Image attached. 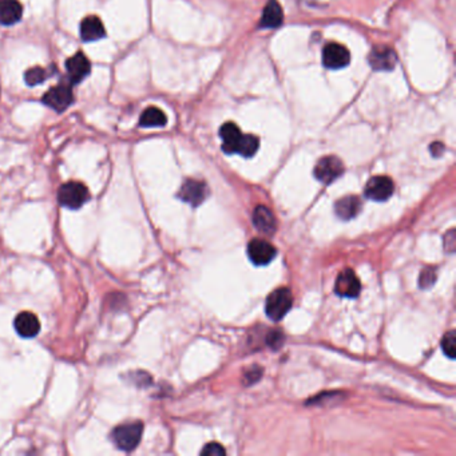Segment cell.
<instances>
[{
    "instance_id": "obj_1",
    "label": "cell",
    "mask_w": 456,
    "mask_h": 456,
    "mask_svg": "<svg viewBox=\"0 0 456 456\" xmlns=\"http://www.w3.org/2000/svg\"><path fill=\"white\" fill-rule=\"evenodd\" d=\"M144 432V424L141 422H133V423H126L122 426H118L113 431V442L114 444L122 450V451H131L134 450L142 437Z\"/></svg>"
},
{
    "instance_id": "obj_2",
    "label": "cell",
    "mask_w": 456,
    "mask_h": 456,
    "mask_svg": "<svg viewBox=\"0 0 456 456\" xmlns=\"http://www.w3.org/2000/svg\"><path fill=\"white\" fill-rule=\"evenodd\" d=\"M292 304H293V297L290 290L286 288H279L273 290L266 299L265 303L266 316L273 321H280L290 310Z\"/></svg>"
},
{
    "instance_id": "obj_3",
    "label": "cell",
    "mask_w": 456,
    "mask_h": 456,
    "mask_svg": "<svg viewBox=\"0 0 456 456\" xmlns=\"http://www.w3.org/2000/svg\"><path fill=\"white\" fill-rule=\"evenodd\" d=\"M87 200H89V190L80 182H74V181L67 182L62 185L58 192L59 203L71 210L82 207Z\"/></svg>"
},
{
    "instance_id": "obj_4",
    "label": "cell",
    "mask_w": 456,
    "mask_h": 456,
    "mask_svg": "<svg viewBox=\"0 0 456 456\" xmlns=\"http://www.w3.org/2000/svg\"><path fill=\"white\" fill-rule=\"evenodd\" d=\"M42 101L52 110L62 113L74 102L73 89L70 84H58L43 95Z\"/></svg>"
},
{
    "instance_id": "obj_5",
    "label": "cell",
    "mask_w": 456,
    "mask_h": 456,
    "mask_svg": "<svg viewBox=\"0 0 456 456\" xmlns=\"http://www.w3.org/2000/svg\"><path fill=\"white\" fill-rule=\"evenodd\" d=\"M343 173H344V165L341 159H339L334 155L321 158L315 166V177L326 185L336 181Z\"/></svg>"
},
{
    "instance_id": "obj_6",
    "label": "cell",
    "mask_w": 456,
    "mask_h": 456,
    "mask_svg": "<svg viewBox=\"0 0 456 456\" xmlns=\"http://www.w3.org/2000/svg\"><path fill=\"white\" fill-rule=\"evenodd\" d=\"M209 189L206 183L197 179H186L179 189L178 197L183 203H190L192 206H198L206 200Z\"/></svg>"
},
{
    "instance_id": "obj_7",
    "label": "cell",
    "mask_w": 456,
    "mask_h": 456,
    "mask_svg": "<svg viewBox=\"0 0 456 456\" xmlns=\"http://www.w3.org/2000/svg\"><path fill=\"white\" fill-rule=\"evenodd\" d=\"M394 181L385 176L371 178L365 185V196L372 201H387L394 193Z\"/></svg>"
},
{
    "instance_id": "obj_8",
    "label": "cell",
    "mask_w": 456,
    "mask_h": 456,
    "mask_svg": "<svg viewBox=\"0 0 456 456\" xmlns=\"http://www.w3.org/2000/svg\"><path fill=\"white\" fill-rule=\"evenodd\" d=\"M351 62V54L348 49L339 43H330L323 50V63L327 69L337 70L348 66Z\"/></svg>"
},
{
    "instance_id": "obj_9",
    "label": "cell",
    "mask_w": 456,
    "mask_h": 456,
    "mask_svg": "<svg viewBox=\"0 0 456 456\" xmlns=\"http://www.w3.org/2000/svg\"><path fill=\"white\" fill-rule=\"evenodd\" d=\"M368 60L374 70L388 71L396 66L398 55L394 49L388 46H376L371 51Z\"/></svg>"
},
{
    "instance_id": "obj_10",
    "label": "cell",
    "mask_w": 456,
    "mask_h": 456,
    "mask_svg": "<svg viewBox=\"0 0 456 456\" xmlns=\"http://www.w3.org/2000/svg\"><path fill=\"white\" fill-rule=\"evenodd\" d=\"M360 290H361L360 281L352 269H344L343 272L339 273L334 284V292L339 296L355 299L360 293Z\"/></svg>"
},
{
    "instance_id": "obj_11",
    "label": "cell",
    "mask_w": 456,
    "mask_h": 456,
    "mask_svg": "<svg viewBox=\"0 0 456 456\" xmlns=\"http://www.w3.org/2000/svg\"><path fill=\"white\" fill-rule=\"evenodd\" d=\"M248 255L255 265H266L276 257V248L262 238H254L248 245Z\"/></svg>"
},
{
    "instance_id": "obj_12",
    "label": "cell",
    "mask_w": 456,
    "mask_h": 456,
    "mask_svg": "<svg viewBox=\"0 0 456 456\" xmlns=\"http://www.w3.org/2000/svg\"><path fill=\"white\" fill-rule=\"evenodd\" d=\"M90 69H91L90 60L83 55V52H78L66 60L67 76L73 83L82 82L86 76L90 74Z\"/></svg>"
},
{
    "instance_id": "obj_13",
    "label": "cell",
    "mask_w": 456,
    "mask_h": 456,
    "mask_svg": "<svg viewBox=\"0 0 456 456\" xmlns=\"http://www.w3.org/2000/svg\"><path fill=\"white\" fill-rule=\"evenodd\" d=\"M15 330L19 336L25 339H32L35 337L41 330V321L36 317V315L31 312H22L15 319Z\"/></svg>"
},
{
    "instance_id": "obj_14",
    "label": "cell",
    "mask_w": 456,
    "mask_h": 456,
    "mask_svg": "<svg viewBox=\"0 0 456 456\" xmlns=\"http://www.w3.org/2000/svg\"><path fill=\"white\" fill-rule=\"evenodd\" d=\"M253 224L255 228L266 236H272L277 230V221L273 213L266 206H257L253 212Z\"/></svg>"
},
{
    "instance_id": "obj_15",
    "label": "cell",
    "mask_w": 456,
    "mask_h": 456,
    "mask_svg": "<svg viewBox=\"0 0 456 456\" xmlns=\"http://www.w3.org/2000/svg\"><path fill=\"white\" fill-rule=\"evenodd\" d=\"M23 7L19 0H0V25H11L22 19Z\"/></svg>"
},
{
    "instance_id": "obj_16",
    "label": "cell",
    "mask_w": 456,
    "mask_h": 456,
    "mask_svg": "<svg viewBox=\"0 0 456 456\" xmlns=\"http://www.w3.org/2000/svg\"><path fill=\"white\" fill-rule=\"evenodd\" d=\"M104 27L98 16H86L80 23V36L84 42H94L103 38Z\"/></svg>"
},
{
    "instance_id": "obj_17",
    "label": "cell",
    "mask_w": 456,
    "mask_h": 456,
    "mask_svg": "<svg viewBox=\"0 0 456 456\" xmlns=\"http://www.w3.org/2000/svg\"><path fill=\"white\" fill-rule=\"evenodd\" d=\"M361 209L360 198L356 196H345L341 200L334 203V212L336 216L341 220H352L358 214Z\"/></svg>"
},
{
    "instance_id": "obj_18",
    "label": "cell",
    "mask_w": 456,
    "mask_h": 456,
    "mask_svg": "<svg viewBox=\"0 0 456 456\" xmlns=\"http://www.w3.org/2000/svg\"><path fill=\"white\" fill-rule=\"evenodd\" d=\"M284 21L282 8L277 0H269L262 11L260 25L264 28H276Z\"/></svg>"
},
{
    "instance_id": "obj_19",
    "label": "cell",
    "mask_w": 456,
    "mask_h": 456,
    "mask_svg": "<svg viewBox=\"0 0 456 456\" xmlns=\"http://www.w3.org/2000/svg\"><path fill=\"white\" fill-rule=\"evenodd\" d=\"M220 135L223 138L224 152H228V154H234L237 152V146H238V142L242 135L237 125H234L231 122L225 124L220 130Z\"/></svg>"
},
{
    "instance_id": "obj_20",
    "label": "cell",
    "mask_w": 456,
    "mask_h": 456,
    "mask_svg": "<svg viewBox=\"0 0 456 456\" xmlns=\"http://www.w3.org/2000/svg\"><path fill=\"white\" fill-rule=\"evenodd\" d=\"M168 118L162 110L158 107H148L139 119L142 127H162L166 125Z\"/></svg>"
},
{
    "instance_id": "obj_21",
    "label": "cell",
    "mask_w": 456,
    "mask_h": 456,
    "mask_svg": "<svg viewBox=\"0 0 456 456\" xmlns=\"http://www.w3.org/2000/svg\"><path fill=\"white\" fill-rule=\"evenodd\" d=\"M258 146H260V141L255 135H252V134H242L241 135V139L238 142V146H237V152L238 154H241L242 157H253L254 154L258 150Z\"/></svg>"
},
{
    "instance_id": "obj_22",
    "label": "cell",
    "mask_w": 456,
    "mask_h": 456,
    "mask_svg": "<svg viewBox=\"0 0 456 456\" xmlns=\"http://www.w3.org/2000/svg\"><path fill=\"white\" fill-rule=\"evenodd\" d=\"M47 78H50V73L43 67H32L25 73V83L28 86H36L45 82Z\"/></svg>"
},
{
    "instance_id": "obj_23",
    "label": "cell",
    "mask_w": 456,
    "mask_h": 456,
    "mask_svg": "<svg viewBox=\"0 0 456 456\" xmlns=\"http://www.w3.org/2000/svg\"><path fill=\"white\" fill-rule=\"evenodd\" d=\"M442 350L450 358H455L456 356V332L450 330L444 334L442 340Z\"/></svg>"
},
{
    "instance_id": "obj_24",
    "label": "cell",
    "mask_w": 456,
    "mask_h": 456,
    "mask_svg": "<svg viewBox=\"0 0 456 456\" xmlns=\"http://www.w3.org/2000/svg\"><path fill=\"white\" fill-rule=\"evenodd\" d=\"M436 269L432 266H427L422 271L420 277H419V285L422 289H429L436 281Z\"/></svg>"
},
{
    "instance_id": "obj_25",
    "label": "cell",
    "mask_w": 456,
    "mask_h": 456,
    "mask_svg": "<svg viewBox=\"0 0 456 456\" xmlns=\"http://www.w3.org/2000/svg\"><path fill=\"white\" fill-rule=\"evenodd\" d=\"M225 454H227L225 448L218 443H209L203 447V450L201 451V455L221 456L225 455Z\"/></svg>"
},
{
    "instance_id": "obj_26",
    "label": "cell",
    "mask_w": 456,
    "mask_h": 456,
    "mask_svg": "<svg viewBox=\"0 0 456 456\" xmlns=\"http://www.w3.org/2000/svg\"><path fill=\"white\" fill-rule=\"evenodd\" d=\"M266 341H268V344H269L273 350H279L280 347L282 345V343H284V336H282V333L279 332V330H273V332H271V333L268 334Z\"/></svg>"
},
{
    "instance_id": "obj_27",
    "label": "cell",
    "mask_w": 456,
    "mask_h": 456,
    "mask_svg": "<svg viewBox=\"0 0 456 456\" xmlns=\"http://www.w3.org/2000/svg\"><path fill=\"white\" fill-rule=\"evenodd\" d=\"M455 230L451 229L446 236H444V249L448 253H454L455 252Z\"/></svg>"
},
{
    "instance_id": "obj_28",
    "label": "cell",
    "mask_w": 456,
    "mask_h": 456,
    "mask_svg": "<svg viewBox=\"0 0 456 456\" xmlns=\"http://www.w3.org/2000/svg\"><path fill=\"white\" fill-rule=\"evenodd\" d=\"M262 375V369L260 367H253L252 369H249L247 374H245V381L248 384H252V383H255L261 378Z\"/></svg>"
},
{
    "instance_id": "obj_29",
    "label": "cell",
    "mask_w": 456,
    "mask_h": 456,
    "mask_svg": "<svg viewBox=\"0 0 456 456\" xmlns=\"http://www.w3.org/2000/svg\"><path fill=\"white\" fill-rule=\"evenodd\" d=\"M431 152L435 157H439L442 152H444V146H443V144H440V142L433 144L431 146Z\"/></svg>"
}]
</instances>
